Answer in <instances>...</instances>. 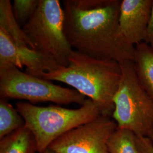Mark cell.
Here are the masks:
<instances>
[{"label":"cell","mask_w":153,"mask_h":153,"mask_svg":"<svg viewBox=\"0 0 153 153\" xmlns=\"http://www.w3.org/2000/svg\"><path fill=\"white\" fill-rule=\"evenodd\" d=\"M138 153H153V142L145 137L136 136Z\"/></svg>","instance_id":"cell-16"},{"label":"cell","mask_w":153,"mask_h":153,"mask_svg":"<svg viewBox=\"0 0 153 153\" xmlns=\"http://www.w3.org/2000/svg\"><path fill=\"white\" fill-rule=\"evenodd\" d=\"M0 95L1 98L26 100L33 104L51 102L82 105L87 99L74 88L61 87L16 68L0 71Z\"/></svg>","instance_id":"cell-6"},{"label":"cell","mask_w":153,"mask_h":153,"mask_svg":"<svg viewBox=\"0 0 153 153\" xmlns=\"http://www.w3.org/2000/svg\"><path fill=\"white\" fill-rule=\"evenodd\" d=\"M25 66L26 73L43 78L45 73L57 71L61 66L51 56L28 46H17L0 28V71Z\"/></svg>","instance_id":"cell-8"},{"label":"cell","mask_w":153,"mask_h":153,"mask_svg":"<svg viewBox=\"0 0 153 153\" xmlns=\"http://www.w3.org/2000/svg\"><path fill=\"white\" fill-rule=\"evenodd\" d=\"M56 153L55 152H53V151H52V150H51V149H49V148L48 149H46V150H45L44 151H43V152H35V153Z\"/></svg>","instance_id":"cell-18"},{"label":"cell","mask_w":153,"mask_h":153,"mask_svg":"<svg viewBox=\"0 0 153 153\" xmlns=\"http://www.w3.org/2000/svg\"><path fill=\"white\" fill-rule=\"evenodd\" d=\"M135 48L134 63L138 80L153 100V47L142 42Z\"/></svg>","instance_id":"cell-10"},{"label":"cell","mask_w":153,"mask_h":153,"mask_svg":"<svg viewBox=\"0 0 153 153\" xmlns=\"http://www.w3.org/2000/svg\"><path fill=\"white\" fill-rule=\"evenodd\" d=\"M36 152L34 137L26 126L0 139V153H33Z\"/></svg>","instance_id":"cell-11"},{"label":"cell","mask_w":153,"mask_h":153,"mask_svg":"<svg viewBox=\"0 0 153 153\" xmlns=\"http://www.w3.org/2000/svg\"><path fill=\"white\" fill-rule=\"evenodd\" d=\"M117 128L111 117L100 115L68 131L48 148L56 153H109L108 142Z\"/></svg>","instance_id":"cell-7"},{"label":"cell","mask_w":153,"mask_h":153,"mask_svg":"<svg viewBox=\"0 0 153 153\" xmlns=\"http://www.w3.org/2000/svg\"><path fill=\"white\" fill-rule=\"evenodd\" d=\"M153 0L121 1L119 22L127 40L136 46L145 42Z\"/></svg>","instance_id":"cell-9"},{"label":"cell","mask_w":153,"mask_h":153,"mask_svg":"<svg viewBox=\"0 0 153 153\" xmlns=\"http://www.w3.org/2000/svg\"><path fill=\"white\" fill-rule=\"evenodd\" d=\"M144 42L153 47V4Z\"/></svg>","instance_id":"cell-17"},{"label":"cell","mask_w":153,"mask_h":153,"mask_svg":"<svg viewBox=\"0 0 153 153\" xmlns=\"http://www.w3.org/2000/svg\"><path fill=\"white\" fill-rule=\"evenodd\" d=\"M120 0H64V30L72 48L91 57L134 60L136 48L119 22Z\"/></svg>","instance_id":"cell-1"},{"label":"cell","mask_w":153,"mask_h":153,"mask_svg":"<svg viewBox=\"0 0 153 153\" xmlns=\"http://www.w3.org/2000/svg\"><path fill=\"white\" fill-rule=\"evenodd\" d=\"M120 64L121 78L113 99L112 117L117 128L153 142V100L138 80L134 61Z\"/></svg>","instance_id":"cell-4"},{"label":"cell","mask_w":153,"mask_h":153,"mask_svg":"<svg viewBox=\"0 0 153 153\" xmlns=\"http://www.w3.org/2000/svg\"><path fill=\"white\" fill-rule=\"evenodd\" d=\"M40 0H14L13 10L16 21L23 27L32 18Z\"/></svg>","instance_id":"cell-15"},{"label":"cell","mask_w":153,"mask_h":153,"mask_svg":"<svg viewBox=\"0 0 153 153\" xmlns=\"http://www.w3.org/2000/svg\"><path fill=\"white\" fill-rule=\"evenodd\" d=\"M16 108L33 134L37 152L48 149L52 142L68 131L102 115L97 105L90 99L76 109L54 105L40 107L21 102L16 103Z\"/></svg>","instance_id":"cell-3"},{"label":"cell","mask_w":153,"mask_h":153,"mask_svg":"<svg viewBox=\"0 0 153 153\" xmlns=\"http://www.w3.org/2000/svg\"><path fill=\"white\" fill-rule=\"evenodd\" d=\"M0 28L8 34L17 46L26 45L34 49L33 44L16 21L10 1H0Z\"/></svg>","instance_id":"cell-12"},{"label":"cell","mask_w":153,"mask_h":153,"mask_svg":"<svg viewBox=\"0 0 153 153\" xmlns=\"http://www.w3.org/2000/svg\"><path fill=\"white\" fill-rule=\"evenodd\" d=\"M64 10L59 0H40L35 14L22 28L34 49L66 67L73 49L64 33Z\"/></svg>","instance_id":"cell-5"},{"label":"cell","mask_w":153,"mask_h":153,"mask_svg":"<svg viewBox=\"0 0 153 153\" xmlns=\"http://www.w3.org/2000/svg\"><path fill=\"white\" fill-rule=\"evenodd\" d=\"M121 78L117 61L91 57L76 50L69 57V64L45 73L43 78L65 83L97 105L101 114L112 117L114 97Z\"/></svg>","instance_id":"cell-2"},{"label":"cell","mask_w":153,"mask_h":153,"mask_svg":"<svg viewBox=\"0 0 153 153\" xmlns=\"http://www.w3.org/2000/svg\"><path fill=\"white\" fill-rule=\"evenodd\" d=\"M109 153H138L136 135L132 131L117 128L108 140Z\"/></svg>","instance_id":"cell-14"},{"label":"cell","mask_w":153,"mask_h":153,"mask_svg":"<svg viewBox=\"0 0 153 153\" xmlns=\"http://www.w3.org/2000/svg\"><path fill=\"white\" fill-rule=\"evenodd\" d=\"M25 126V121L16 108L6 101L0 100V139Z\"/></svg>","instance_id":"cell-13"}]
</instances>
